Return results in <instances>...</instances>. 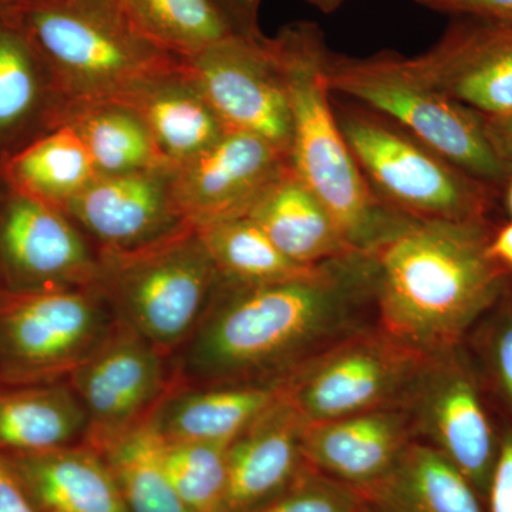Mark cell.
<instances>
[{
    "label": "cell",
    "mask_w": 512,
    "mask_h": 512,
    "mask_svg": "<svg viewBox=\"0 0 512 512\" xmlns=\"http://www.w3.org/2000/svg\"><path fill=\"white\" fill-rule=\"evenodd\" d=\"M375 289V256L367 252L274 284L221 279L200 325L171 357L173 382H282L322 350L376 325Z\"/></svg>",
    "instance_id": "cell-1"
},
{
    "label": "cell",
    "mask_w": 512,
    "mask_h": 512,
    "mask_svg": "<svg viewBox=\"0 0 512 512\" xmlns=\"http://www.w3.org/2000/svg\"><path fill=\"white\" fill-rule=\"evenodd\" d=\"M487 221L413 220L373 252L376 325L433 356L460 345L510 285Z\"/></svg>",
    "instance_id": "cell-2"
},
{
    "label": "cell",
    "mask_w": 512,
    "mask_h": 512,
    "mask_svg": "<svg viewBox=\"0 0 512 512\" xmlns=\"http://www.w3.org/2000/svg\"><path fill=\"white\" fill-rule=\"evenodd\" d=\"M289 97V163L322 201L349 247L373 254L414 218L384 205L369 187L336 119L325 77L330 49L316 23L293 22L268 37Z\"/></svg>",
    "instance_id": "cell-3"
},
{
    "label": "cell",
    "mask_w": 512,
    "mask_h": 512,
    "mask_svg": "<svg viewBox=\"0 0 512 512\" xmlns=\"http://www.w3.org/2000/svg\"><path fill=\"white\" fill-rule=\"evenodd\" d=\"M0 10L45 62L64 120L73 110L110 103L181 66V59L140 35L123 6L110 0H28Z\"/></svg>",
    "instance_id": "cell-4"
},
{
    "label": "cell",
    "mask_w": 512,
    "mask_h": 512,
    "mask_svg": "<svg viewBox=\"0 0 512 512\" xmlns=\"http://www.w3.org/2000/svg\"><path fill=\"white\" fill-rule=\"evenodd\" d=\"M363 177L392 210L421 221H487L498 187L478 180L383 114L332 101Z\"/></svg>",
    "instance_id": "cell-5"
},
{
    "label": "cell",
    "mask_w": 512,
    "mask_h": 512,
    "mask_svg": "<svg viewBox=\"0 0 512 512\" xmlns=\"http://www.w3.org/2000/svg\"><path fill=\"white\" fill-rule=\"evenodd\" d=\"M325 77L330 92L400 124L478 180L501 187L511 177L488 141L483 114L431 86L410 57L390 50L367 57L329 52Z\"/></svg>",
    "instance_id": "cell-6"
},
{
    "label": "cell",
    "mask_w": 512,
    "mask_h": 512,
    "mask_svg": "<svg viewBox=\"0 0 512 512\" xmlns=\"http://www.w3.org/2000/svg\"><path fill=\"white\" fill-rule=\"evenodd\" d=\"M97 288L123 325L173 357L200 325L221 275L197 229L128 252H99Z\"/></svg>",
    "instance_id": "cell-7"
},
{
    "label": "cell",
    "mask_w": 512,
    "mask_h": 512,
    "mask_svg": "<svg viewBox=\"0 0 512 512\" xmlns=\"http://www.w3.org/2000/svg\"><path fill=\"white\" fill-rule=\"evenodd\" d=\"M116 323L97 285L39 292L0 289V384L67 379Z\"/></svg>",
    "instance_id": "cell-8"
},
{
    "label": "cell",
    "mask_w": 512,
    "mask_h": 512,
    "mask_svg": "<svg viewBox=\"0 0 512 512\" xmlns=\"http://www.w3.org/2000/svg\"><path fill=\"white\" fill-rule=\"evenodd\" d=\"M404 409L414 440L439 451L487 500L504 423L466 340L427 357Z\"/></svg>",
    "instance_id": "cell-9"
},
{
    "label": "cell",
    "mask_w": 512,
    "mask_h": 512,
    "mask_svg": "<svg viewBox=\"0 0 512 512\" xmlns=\"http://www.w3.org/2000/svg\"><path fill=\"white\" fill-rule=\"evenodd\" d=\"M427 357L367 326L293 370L282 394L306 424L404 407Z\"/></svg>",
    "instance_id": "cell-10"
},
{
    "label": "cell",
    "mask_w": 512,
    "mask_h": 512,
    "mask_svg": "<svg viewBox=\"0 0 512 512\" xmlns=\"http://www.w3.org/2000/svg\"><path fill=\"white\" fill-rule=\"evenodd\" d=\"M181 66L225 130L264 138L289 156L291 107L268 37L235 33Z\"/></svg>",
    "instance_id": "cell-11"
},
{
    "label": "cell",
    "mask_w": 512,
    "mask_h": 512,
    "mask_svg": "<svg viewBox=\"0 0 512 512\" xmlns=\"http://www.w3.org/2000/svg\"><path fill=\"white\" fill-rule=\"evenodd\" d=\"M100 255L62 210L0 188V289L56 291L96 286Z\"/></svg>",
    "instance_id": "cell-12"
},
{
    "label": "cell",
    "mask_w": 512,
    "mask_h": 512,
    "mask_svg": "<svg viewBox=\"0 0 512 512\" xmlns=\"http://www.w3.org/2000/svg\"><path fill=\"white\" fill-rule=\"evenodd\" d=\"M67 380L89 420L84 443L100 448L148 420L173 386V367L170 357L117 320Z\"/></svg>",
    "instance_id": "cell-13"
},
{
    "label": "cell",
    "mask_w": 512,
    "mask_h": 512,
    "mask_svg": "<svg viewBox=\"0 0 512 512\" xmlns=\"http://www.w3.org/2000/svg\"><path fill=\"white\" fill-rule=\"evenodd\" d=\"M288 164V154L264 138L227 131L204 153L175 165V207L195 229L244 217Z\"/></svg>",
    "instance_id": "cell-14"
},
{
    "label": "cell",
    "mask_w": 512,
    "mask_h": 512,
    "mask_svg": "<svg viewBox=\"0 0 512 512\" xmlns=\"http://www.w3.org/2000/svg\"><path fill=\"white\" fill-rule=\"evenodd\" d=\"M174 167L99 174L62 208L99 252L147 247L188 227L171 192Z\"/></svg>",
    "instance_id": "cell-15"
},
{
    "label": "cell",
    "mask_w": 512,
    "mask_h": 512,
    "mask_svg": "<svg viewBox=\"0 0 512 512\" xmlns=\"http://www.w3.org/2000/svg\"><path fill=\"white\" fill-rule=\"evenodd\" d=\"M410 59L426 82L477 113L512 110V20L463 18Z\"/></svg>",
    "instance_id": "cell-16"
},
{
    "label": "cell",
    "mask_w": 512,
    "mask_h": 512,
    "mask_svg": "<svg viewBox=\"0 0 512 512\" xmlns=\"http://www.w3.org/2000/svg\"><path fill=\"white\" fill-rule=\"evenodd\" d=\"M412 441L407 410L384 407L306 424L302 454L309 467L360 490L386 476Z\"/></svg>",
    "instance_id": "cell-17"
},
{
    "label": "cell",
    "mask_w": 512,
    "mask_h": 512,
    "mask_svg": "<svg viewBox=\"0 0 512 512\" xmlns=\"http://www.w3.org/2000/svg\"><path fill=\"white\" fill-rule=\"evenodd\" d=\"M305 420L284 394L228 447V490L224 512H251L284 493L305 470Z\"/></svg>",
    "instance_id": "cell-18"
},
{
    "label": "cell",
    "mask_w": 512,
    "mask_h": 512,
    "mask_svg": "<svg viewBox=\"0 0 512 512\" xmlns=\"http://www.w3.org/2000/svg\"><path fill=\"white\" fill-rule=\"evenodd\" d=\"M64 107L42 57L0 10V160L62 126Z\"/></svg>",
    "instance_id": "cell-19"
},
{
    "label": "cell",
    "mask_w": 512,
    "mask_h": 512,
    "mask_svg": "<svg viewBox=\"0 0 512 512\" xmlns=\"http://www.w3.org/2000/svg\"><path fill=\"white\" fill-rule=\"evenodd\" d=\"M282 393V382L177 384L153 414L154 431L165 441L231 444Z\"/></svg>",
    "instance_id": "cell-20"
},
{
    "label": "cell",
    "mask_w": 512,
    "mask_h": 512,
    "mask_svg": "<svg viewBox=\"0 0 512 512\" xmlns=\"http://www.w3.org/2000/svg\"><path fill=\"white\" fill-rule=\"evenodd\" d=\"M5 457L39 512H127L106 458L89 444Z\"/></svg>",
    "instance_id": "cell-21"
},
{
    "label": "cell",
    "mask_w": 512,
    "mask_h": 512,
    "mask_svg": "<svg viewBox=\"0 0 512 512\" xmlns=\"http://www.w3.org/2000/svg\"><path fill=\"white\" fill-rule=\"evenodd\" d=\"M110 103L121 104L143 121L173 167L214 146L227 133L183 66L141 84Z\"/></svg>",
    "instance_id": "cell-22"
},
{
    "label": "cell",
    "mask_w": 512,
    "mask_h": 512,
    "mask_svg": "<svg viewBox=\"0 0 512 512\" xmlns=\"http://www.w3.org/2000/svg\"><path fill=\"white\" fill-rule=\"evenodd\" d=\"M292 261L315 266L352 254L342 232L291 163L272 181L247 214Z\"/></svg>",
    "instance_id": "cell-23"
},
{
    "label": "cell",
    "mask_w": 512,
    "mask_h": 512,
    "mask_svg": "<svg viewBox=\"0 0 512 512\" xmlns=\"http://www.w3.org/2000/svg\"><path fill=\"white\" fill-rule=\"evenodd\" d=\"M89 420L69 380L0 384V454L25 456L86 441Z\"/></svg>",
    "instance_id": "cell-24"
},
{
    "label": "cell",
    "mask_w": 512,
    "mask_h": 512,
    "mask_svg": "<svg viewBox=\"0 0 512 512\" xmlns=\"http://www.w3.org/2000/svg\"><path fill=\"white\" fill-rule=\"evenodd\" d=\"M357 493L365 512H488L476 487L439 451L417 440L386 476Z\"/></svg>",
    "instance_id": "cell-25"
},
{
    "label": "cell",
    "mask_w": 512,
    "mask_h": 512,
    "mask_svg": "<svg viewBox=\"0 0 512 512\" xmlns=\"http://www.w3.org/2000/svg\"><path fill=\"white\" fill-rule=\"evenodd\" d=\"M89 150L70 124H62L2 161L13 190L62 208L99 175Z\"/></svg>",
    "instance_id": "cell-26"
},
{
    "label": "cell",
    "mask_w": 512,
    "mask_h": 512,
    "mask_svg": "<svg viewBox=\"0 0 512 512\" xmlns=\"http://www.w3.org/2000/svg\"><path fill=\"white\" fill-rule=\"evenodd\" d=\"M63 124L77 131L100 174L173 167L158 150L143 121L121 104L80 107Z\"/></svg>",
    "instance_id": "cell-27"
},
{
    "label": "cell",
    "mask_w": 512,
    "mask_h": 512,
    "mask_svg": "<svg viewBox=\"0 0 512 512\" xmlns=\"http://www.w3.org/2000/svg\"><path fill=\"white\" fill-rule=\"evenodd\" d=\"M124 10L140 35L178 59L237 33L215 0H124Z\"/></svg>",
    "instance_id": "cell-28"
},
{
    "label": "cell",
    "mask_w": 512,
    "mask_h": 512,
    "mask_svg": "<svg viewBox=\"0 0 512 512\" xmlns=\"http://www.w3.org/2000/svg\"><path fill=\"white\" fill-rule=\"evenodd\" d=\"M97 450L116 477L127 512H191L165 473L161 437L150 421Z\"/></svg>",
    "instance_id": "cell-29"
},
{
    "label": "cell",
    "mask_w": 512,
    "mask_h": 512,
    "mask_svg": "<svg viewBox=\"0 0 512 512\" xmlns=\"http://www.w3.org/2000/svg\"><path fill=\"white\" fill-rule=\"evenodd\" d=\"M222 281L234 284H274L311 274L316 266L288 258L248 217L232 218L197 229Z\"/></svg>",
    "instance_id": "cell-30"
},
{
    "label": "cell",
    "mask_w": 512,
    "mask_h": 512,
    "mask_svg": "<svg viewBox=\"0 0 512 512\" xmlns=\"http://www.w3.org/2000/svg\"><path fill=\"white\" fill-rule=\"evenodd\" d=\"M228 447L212 441H165V473L191 512H224L228 490Z\"/></svg>",
    "instance_id": "cell-31"
},
{
    "label": "cell",
    "mask_w": 512,
    "mask_h": 512,
    "mask_svg": "<svg viewBox=\"0 0 512 512\" xmlns=\"http://www.w3.org/2000/svg\"><path fill=\"white\" fill-rule=\"evenodd\" d=\"M466 343L495 409L512 429V276L503 296L468 333Z\"/></svg>",
    "instance_id": "cell-32"
},
{
    "label": "cell",
    "mask_w": 512,
    "mask_h": 512,
    "mask_svg": "<svg viewBox=\"0 0 512 512\" xmlns=\"http://www.w3.org/2000/svg\"><path fill=\"white\" fill-rule=\"evenodd\" d=\"M251 512H365L355 488L325 476L315 468L305 470L288 488Z\"/></svg>",
    "instance_id": "cell-33"
},
{
    "label": "cell",
    "mask_w": 512,
    "mask_h": 512,
    "mask_svg": "<svg viewBox=\"0 0 512 512\" xmlns=\"http://www.w3.org/2000/svg\"><path fill=\"white\" fill-rule=\"evenodd\" d=\"M421 8L460 18L512 20V0H416Z\"/></svg>",
    "instance_id": "cell-34"
},
{
    "label": "cell",
    "mask_w": 512,
    "mask_h": 512,
    "mask_svg": "<svg viewBox=\"0 0 512 512\" xmlns=\"http://www.w3.org/2000/svg\"><path fill=\"white\" fill-rule=\"evenodd\" d=\"M485 504L488 512H512V429L505 424L500 456Z\"/></svg>",
    "instance_id": "cell-35"
},
{
    "label": "cell",
    "mask_w": 512,
    "mask_h": 512,
    "mask_svg": "<svg viewBox=\"0 0 512 512\" xmlns=\"http://www.w3.org/2000/svg\"><path fill=\"white\" fill-rule=\"evenodd\" d=\"M0 512H39L3 454H0Z\"/></svg>",
    "instance_id": "cell-36"
},
{
    "label": "cell",
    "mask_w": 512,
    "mask_h": 512,
    "mask_svg": "<svg viewBox=\"0 0 512 512\" xmlns=\"http://www.w3.org/2000/svg\"><path fill=\"white\" fill-rule=\"evenodd\" d=\"M215 2L239 35L262 36L258 26V13L262 0H215Z\"/></svg>",
    "instance_id": "cell-37"
},
{
    "label": "cell",
    "mask_w": 512,
    "mask_h": 512,
    "mask_svg": "<svg viewBox=\"0 0 512 512\" xmlns=\"http://www.w3.org/2000/svg\"><path fill=\"white\" fill-rule=\"evenodd\" d=\"M484 127L495 154L512 168V110L484 116Z\"/></svg>",
    "instance_id": "cell-38"
},
{
    "label": "cell",
    "mask_w": 512,
    "mask_h": 512,
    "mask_svg": "<svg viewBox=\"0 0 512 512\" xmlns=\"http://www.w3.org/2000/svg\"><path fill=\"white\" fill-rule=\"evenodd\" d=\"M490 254L512 276V220L501 228H495L490 242Z\"/></svg>",
    "instance_id": "cell-39"
},
{
    "label": "cell",
    "mask_w": 512,
    "mask_h": 512,
    "mask_svg": "<svg viewBox=\"0 0 512 512\" xmlns=\"http://www.w3.org/2000/svg\"><path fill=\"white\" fill-rule=\"evenodd\" d=\"M306 2L311 3L312 6H315L322 13H333L350 2V0H306Z\"/></svg>",
    "instance_id": "cell-40"
},
{
    "label": "cell",
    "mask_w": 512,
    "mask_h": 512,
    "mask_svg": "<svg viewBox=\"0 0 512 512\" xmlns=\"http://www.w3.org/2000/svg\"><path fill=\"white\" fill-rule=\"evenodd\" d=\"M507 195H505V204H507V210L510 212L512 217V174L511 177L508 178L507 181Z\"/></svg>",
    "instance_id": "cell-41"
},
{
    "label": "cell",
    "mask_w": 512,
    "mask_h": 512,
    "mask_svg": "<svg viewBox=\"0 0 512 512\" xmlns=\"http://www.w3.org/2000/svg\"><path fill=\"white\" fill-rule=\"evenodd\" d=\"M25 2H28V0H0V9L12 8V6Z\"/></svg>",
    "instance_id": "cell-42"
},
{
    "label": "cell",
    "mask_w": 512,
    "mask_h": 512,
    "mask_svg": "<svg viewBox=\"0 0 512 512\" xmlns=\"http://www.w3.org/2000/svg\"><path fill=\"white\" fill-rule=\"evenodd\" d=\"M3 177H2V160H0V188H2Z\"/></svg>",
    "instance_id": "cell-43"
},
{
    "label": "cell",
    "mask_w": 512,
    "mask_h": 512,
    "mask_svg": "<svg viewBox=\"0 0 512 512\" xmlns=\"http://www.w3.org/2000/svg\"><path fill=\"white\" fill-rule=\"evenodd\" d=\"M110 2L117 3V5L123 6L124 8V0H110Z\"/></svg>",
    "instance_id": "cell-44"
}]
</instances>
